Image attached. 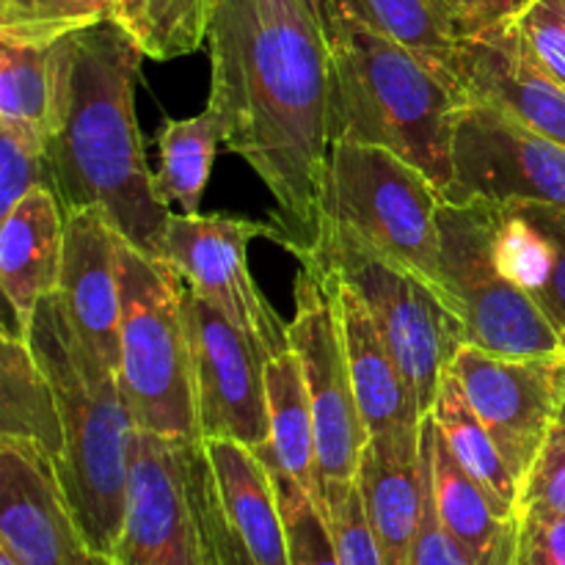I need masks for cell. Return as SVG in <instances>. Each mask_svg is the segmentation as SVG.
I'll return each mask as SVG.
<instances>
[{
  "mask_svg": "<svg viewBox=\"0 0 565 565\" xmlns=\"http://www.w3.org/2000/svg\"><path fill=\"white\" fill-rule=\"evenodd\" d=\"M210 108L276 202V243L307 257L323 230L329 44L318 0H215Z\"/></svg>",
  "mask_w": 565,
  "mask_h": 565,
  "instance_id": "obj_1",
  "label": "cell"
},
{
  "mask_svg": "<svg viewBox=\"0 0 565 565\" xmlns=\"http://www.w3.org/2000/svg\"><path fill=\"white\" fill-rule=\"evenodd\" d=\"M61 50L64 86L47 154L64 215L99 207L125 243L163 259L171 210L154 196L136 119L143 50L116 20L70 33Z\"/></svg>",
  "mask_w": 565,
  "mask_h": 565,
  "instance_id": "obj_2",
  "label": "cell"
},
{
  "mask_svg": "<svg viewBox=\"0 0 565 565\" xmlns=\"http://www.w3.org/2000/svg\"><path fill=\"white\" fill-rule=\"evenodd\" d=\"M329 44L331 141L375 143L423 171L445 196L452 180L458 88L419 55L342 9L318 0Z\"/></svg>",
  "mask_w": 565,
  "mask_h": 565,
  "instance_id": "obj_3",
  "label": "cell"
},
{
  "mask_svg": "<svg viewBox=\"0 0 565 565\" xmlns=\"http://www.w3.org/2000/svg\"><path fill=\"white\" fill-rule=\"evenodd\" d=\"M22 334L58 401L64 452L55 475L70 511L88 544L114 561L125 524L130 450L138 430L119 373L105 367L77 337L61 292L39 301Z\"/></svg>",
  "mask_w": 565,
  "mask_h": 565,
  "instance_id": "obj_4",
  "label": "cell"
},
{
  "mask_svg": "<svg viewBox=\"0 0 565 565\" xmlns=\"http://www.w3.org/2000/svg\"><path fill=\"white\" fill-rule=\"evenodd\" d=\"M119 384L138 430L199 439L191 348L180 303V276L121 241Z\"/></svg>",
  "mask_w": 565,
  "mask_h": 565,
  "instance_id": "obj_5",
  "label": "cell"
},
{
  "mask_svg": "<svg viewBox=\"0 0 565 565\" xmlns=\"http://www.w3.org/2000/svg\"><path fill=\"white\" fill-rule=\"evenodd\" d=\"M445 196L419 169L375 143L334 138L323 182V226L423 276L447 298L439 268Z\"/></svg>",
  "mask_w": 565,
  "mask_h": 565,
  "instance_id": "obj_6",
  "label": "cell"
},
{
  "mask_svg": "<svg viewBox=\"0 0 565 565\" xmlns=\"http://www.w3.org/2000/svg\"><path fill=\"white\" fill-rule=\"evenodd\" d=\"M441 287L463 323L467 345L497 356H557L563 337L539 303L500 268L494 248V204L441 202Z\"/></svg>",
  "mask_w": 565,
  "mask_h": 565,
  "instance_id": "obj_7",
  "label": "cell"
},
{
  "mask_svg": "<svg viewBox=\"0 0 565 565\" xmlns=\"http://www.w3.org/2000/svg\"><path fill=\"white\" fill-rule=\"evenodd\" d=\"M315 254L367 303L386 348L412 386L423 417L434 412L439 381L467 345L463 323L450 301L423 276L390 263L334 226L320 230Z\"/></svg>",
  "mask_w": 565,
  "mask_h": 565,
  "instance_id": "obj_8",
  "label": "cell"
},
{
  "mask_svg": "<svg viewBox=\"0 0 565 565\" xmlns=\"http://www.w3.org/2000/svg\"><path fill=\"white\" fill-rule=\"evenodd\" d=\"M292 296L296 312L287 323V342L301 362L312 401L318 430V483L323 491L326 483L356 480L359 458L370 434L364 428L348 367L334 274L315 252L301 257Z\"/></svg>",
  "mask_w": 565,
  "mask_h": 565,
  "instance_id": "obj_9",
  "label": "cell"
},
{
  "mask_svg": "<svg viewBox=\"0 0 565 565\" xmlns=\"http://www.w3.org/2000/svg\"><path fill=\"white\" fill-rule=\"evenodd\" d=\"M445 199L565 207V147L500 105L467 99L452 132V180Z\"/></svg>",
  "mask_w": 565,
  "mask_h": 565,
  "instance_id": "obj_10",
  "label": "cell"
},
{
  "mask_svg": "<svg viewBox=\"0 0 565 565\" xmlns=\"http://www.w3.org/2000/svg\"><path fill=\"white\" fill-rule=\"evenodd\" d=\"M196 447L136 430L114 565H210L193 475Z\"/></svg>",
  "mask_w": 565,
  "mask_h": 565,
  "instance_id": "obj_11",
  "label": "cell"
},
{
  "mask_svg": "<svg viewBox=\"0 0 565 565\" xmlns=\"http://www.w3.org/2000/svg\"><path fill=\"white\" fill-rule=\"evenodd\" d=\"M180 303L191 348L199 439H232L248 447L268 445V351L182 279Z\"/></svg>",
  "mask_w": 565,
  "mask_h": 565,
  "instance_id": "obj_12",
  "label": "cell"
},
{
  "mask_svg": "<svg viewBox=\"0 0 565 565\" xmlns=\"http://www.w3.org/2000/svg\"><path fill=\"white\" fill-rule=\"evenodd\" d=\"M257 237L276 241L279 232L274 221L171 213L163 237V263L274 356L290 342L287 323L265 301L248 270V243Z\"/></svg>",
  "mask_w": 565,
  "mask_h": 565,
  "instance_id": "obj_13",
  "label": "cell"
},
{
  "mask_svg": "<svg viewBox=\"0 0 565 565\" xmlns=\"http://www.w3.org/2000/svg\"><path fill=\"white\" fill-rule=\"evenodd\" d=\"M480 423L489 428L513 478L524 486L544 450L565 392V359L497 356L463 345L450 362Z\"/></svg>",
  "mask_w": 565,
  "mask_h": 565,
  "instance_id": "obj_14",
  "label": "cell"
},
{
  "mask_svg": "<svg viewBox=\"0 0 565 565\" xmlns=\"http://www.w3.org/2000/svg\"><path fill=\"white\" fill-rule=\"evenodd\" d=\"M0 550L20 565H114L70 511L47 452L0 436Z\"/></svg>",
  "mask_w": 565,
  "mask_h": 565,
  "instance_id": "obj_15",
  "label": "cell"
},
{
  "mask_svg": "<svg viewBox=\"0 0 565 565\" xmlns=\"http://www.w3.org/2000/svg\"><path fill=\"white\" fill-rule=\"evenodd\" d=\"M458 86L565 147V86L530 53L516 20L461 42Z\"/></svg>",
  "mask_w": 565,
  "mask_h": 565,
  "instance_id": "obj_16",
  "label": "cell"
},
{
  "mask_svg": "<svg viewBox=\"0 0 565 565\" xmlns=\"http://www.w3.org/2000/svg\"><path fill=\"white\" fill-rule=\"evenodd\" d=\"M121 241L125 237L114 230L99 207L66 213L58 292L77 337L114 373H119L121 359Z\"/></svg>",
  "mask_w": 565,
  "mask_h": 565,
  "instance_id": "obj_17",
  "label": "cell"
},
{
  "mask_svg": "<svg viewBox=\"0 0 565 565\" xmlns=\"http://www.w3.org/2000/svg\"><path fill=\"white\" fill-rule=\"evenodd\" d=\"M430 497L445 533L472 565H513L519 546V513L508 511L480 480L463 469L441 436L434 414L423 419Z\"/></svg>",
  "mask_w": 565,
  "mask_h": 565,
  "instance_id": "obj_18",
  "label": "cell"
},
{
  "mask_svg": "<svg viewBox=\"0 0 565 565\" xmlns=\"http://www.w3.org/2000/svg\"><path fill=\"white\" fill-rule=\"evenodd\" d=\"M419 430L370 436L359 458L356 486L384 565L408 563L423 522L425 461Z\"/></svg>",
  "mask_w": 565,
  "mask_h": 565,
  "instance_id": "obj_19",
  "label": "cell"
},
{
  "mask_svg": "<svg viewBox=\"0 0 565 565\" xmlns=\"http://www.w3.org/2000/svg\"><path fill=\"white\" fill-rule=\"evenodd\" d=\"M64 237V207L50 188H36L3 215L0 287L9 307L14 309L20 334L31 323L39 301L58 292Z\"/></svg>",
  "mask_w": 565,
  "mask_h": 565,
  "instance_id": "obj_20",
  "label": "cell"
},
{
  "mask_svg": "<svg viewBox=\"0 0 565 565\" xmlns=\"http://www.w3.org/2000/svg\"><path fill=\"white\" fill-rule=\"evenodd\" d=\"M331 274H334V270H331ZM334 290L337 303H340L342 340H345L353 392H356L359 412H362L367 434L375 436L390 434V430H419L423 428L425 417L423 412H419L417 397H414L408 381L403 379L392 351L386 348L384 337H381L367 303H364L362 296H359L348 281H342L337 274Z\"/></svg>",
  "mask_w": 565,
  "mask_h": 565,
  "instance_id": "obj_21",
  "label": "cell"
},
{
  "mask_svg": "<svg viewBox=\"0 0 565 565\" xmlns=\"http://www.w3.org/2000/svg\"><path fill=\"white\" fill-rule=\"evenodd\" d=\"M494 248L500 268L565 337V207L494 204Z\"/></svg>",
  "mask_w": 565,
  "mask_h": 565,
  "instance_id": "obj_22",
  "label": "cell"
},
{
  "mask_svg": "<svg viewBox=\"0 0 565 565\" xmlns=\"http://www.w3.org/2000/svg\"><path fill=\"white\" fill-rule=\"evenodd\" d=\"M202 445L226 519L254 565H290L285 516L268 463L243 441L210 439Z\"/></svg>",
  "mask_w": 565,
  "mask_h": 565,
  "instance_id": "obj_23",
  "label": "cell"
},
{
  "mask_svg": "<svg viewBox=\"0 0 565 565\" xmlns=\"http://www.w3.org/2000/svg\"><path fill=\"white\" fill-rule=\"evenodd\" d=\"M265 397H268V445L257 447L303 486L320 505L318 483V430L312 401L301 362L290 345L265 362Z\"/></svg>",
  "mask_w": 565,
  "mask_h": 565,
  "instance_id": "obj_24",
  "label": "cell"
},
{
  "mask_svg": "<svg viewBox=\"0 0 565 565\" xmlns=\"http://www.w3.org/2000/svg\"><path fill=\"white\" fill-rule=\"evenodd\" d=\"M0 436L33 441L53 458V463H58L64 452L53 384L33 356L25 334L9 331L0 342Z\"/></svg>",
  "mask_w": 565,
  "mask_h": 565,
  "instance_id": "obj_25",
  "label": "cell"
},
{
  "mask_svg": "<svg viewBox=\"0 0 565 565\" xmlns=\"http://www.w3.org/2000/svg\"><path fill=\"white\" fill-rule=\"evenodd\" d=\"M434 419L439 425L441 436L450 445L452 456L463 463L475 480L486 486L508 511L519 513V502H522V486L513 478L511 467L502 458L500 447L491 439L489 428L480 423L475 414L472 403H469L467 392H463L461 381L450 367L445 370L439 381V395L434 403Z\"/></svg>",
  "mask_w": 565,
  "mask_h": 565,
  "instance_id": "obj_26",
  "label": "cell"
},
{
  "mask_svg": "<svg viewBox=\"0 0 565 565\" xmlns=\"http://www.w3.org/2000/svg\"><path fill=\"white\" fill-rule=\"evenodd\" d=\"M221 141L224 127L210 105L191 119L166 121L160 132V171L152 177L154 196L163 207L177 204L185 215L199 213Z\"/></svg>",
  "mask_w": 565,
  "mask_h": 565,
  "instance_id": "obj_27",
  "label": "cell"
},
{
  "mask_svg": "<svg viewBox=\"0 0 565 565\" xmlns=\"http://www.w3.org/2000/svg\"><path fill=\"white\" fill-rule=\"evenodd\" d=\"M64 50L0 39V116L36 125L50 138L61 108Z\"/></svg>",
  "mask_w": 565,
  "mask_h": 565,
  "instance_id": "obj_28",
  "label": "cell"
},
{
  "mask_svg": "<svg viewBox=\"0 0 565 565\" xmlns=\"http://www.w3.org/2000/svg\"><path fill=\"white\" fill-rule=\"evenodd\" d=\"M215 0H114V17L143 55L171 61L207 42Z\"/></svg>",
  "mask_w": 565,
  "mask_h": 565,
  "instance_id": "obj_29",
  "label": "cell"
},
{
  "mask_svg": "<svg viewBox=\"0 0 565 565\" xmlns=\"http://www.w3.org/2000/svg\"><path fill=\"white\" fill-rule=\"evenodd\" d=\"M345 11L367 22L392 42L403 44L425 61L436 75L445 77L452 88L458 86V47L461 42L441 28L428 0H337Z\"/></svg>",
  "mask_w": 565,
  "mask_h": 565,
  "instance_id": "obj_30",
  "label": "cell"
},
{
  "mask_svg": "<svg viewBox=\"0 0 565 565\" xmlns=\"http://www.w3.org/2000/svg\"><path fill=\"white\" fill-rule=\"evenodd\" d=\"M114 17V0H0V39L53 44Z\"/></svg>",
  "mask_w": 565,
  "mask_h": 565,
  "instance_id": "obj_31",
  "label": "cell"
},
{
  "mask_svg": "<svg viewBox=\"0 0 565 565\" xmlns=\"http://www.w3.org/2000/svg\"><path fill=\"white\" fill-rule=\"evenodd\" d=\"M254 450H257V447H254ZM257 452L259 458L268 463L270 475H274L281 516H285L290 565H342L340 555H337V544L334 535H331L329 519H326L318 500H315L298 480H292L279 463L270 461L263 450Z\"/></svg>",
  "mask_w": 565,
  "mask_h": 565,
  "instance_id": "obj_32",
  "label": "cell"
},
{
  "mask_svg": "<svg viewBox=\"0 0 565 565\" xmlns=\"http://www.w3.org/2000/svg\"><path fill=\"white\" fill-rule=\"evenodd\" d=\"M36 188L55 191L47 136L31 121L0 116V215Z\"/></svg>",
  "mask_w": 565,
  "mask_h": 565,
  "instance_id": "obj_33",
  "label": "cell"
},
{
  "mask_svg": "<svg viewBox=\"0 0 565 565\" xmlns=\"http://www.w3.org/2000/svg\"><path fill=\"white\" fill-rule=\"evenodd\" d=\"M320 508L329 519L342 565H384V555L364 513L356 480L326 483L320 491Z\"/></svg>",
  "mask_w": 565,
  "mask_h": 565,
  "instance_id": "obj_34",
  "label": "cell"
},
{
  "mask_svg": "<svg viewBox=\"0 0 565 565\" xmlns=\"http://www.w3.org/2000/svg\"><path fill=\"white\" fill-rule=\"evenodd\" d=\"M193 475H196V497H199V513H202L204 527V546H207V563L210 565H254L252 555L243 546L241 535L232 530L230 519H226L224 505H221L218 486H215L213 469H210L207 452L199 441L196 456H193Z\"/></svg>",
  "mask_w": 565,
  "mask_h": 565,
  "instance_id": "obj_35",
  "label": "cell"
},
{
  "mask_svg": "<svg viewBox=\"0 0 565 565\" xmlns=\"http://www.w3.org/2000/svg\"><path fill=\"white\" fill-rule=\"evenodd\" d=\"M516 25L530 53L565 86V0H530Z\"/></svg>",
  "mask_w": 565,
  "mask_h": 565,
  "instance_id": "obj_36",
  "label": "cell"
},
{
  "mask_svg": "<svg viewBox=\"0 0 565 565\" xmlns=\"http://www.w3.org/2000/svg\"><path fill=\"white\" fill-rule=\"evenodd\" d=\"M441 28L456 42L480 36L497 25L516 20L530 0H428Z\"/></svg>",
  "mask_w": 565,
  "mask_h": 565,
  "instance_id": "obj_37",
  "label": "cell"
},
{
  "mask_svg": "<svg viewBox=\"0 0 565 565\" xmlns=\"http://www.w3.org/2000/svg\"><path fill=\"white\" fill-rule=\"evenodd\" d=\"M522 508L565 516V436L557 428H552L544 450L524 480L519 511Z\"/></svg>",
  "mask_w": 565,
  "mask_h": 565,
  "instance_id": "obj_38",
  "label": "cell"
},
{
  "mask_svg": "<svg viewBox=\"0 0 565 565\" xmlns=\"http://www.w3.org/2000/svg\"><path fill=\"white\" fill-rule=\"evenodd\" d=\"M513 565H565V516L522 508Z\"/></svg>",
  "mask_w": 565,
  "mask_h": 565,
  "instance_id": "obj_39",
  "label": "cell"
},
{
  "mask_svg": "<svg viewBox=\"0 0 565 565\" xmlns=\"http://www.w3.org/2000/svg\"><path fill=\"white\" fill-rule=\"evenodd\" d=\"M423 441V439H419ZM425 461V452H423ZM406 565H472L467 561L456 541L445 533L439 516H436L434 497H430V478H428V461H425V508L423 522H419L417 539H414L412 552H408Z\"/></svg>",
  "mask_w": 565,
  "mask_h": 565,
  "instance_id": "obj_40",
  "label": "cell"
},
{
  "mask_svg": "<svg viewBox=\"0 0 565 565\" xmlns=\"http://www.w3.org/2000/svg\"><path fill=\"white\" fill-rule=\"evenodd\" d=\"M555 428L561 430V434L565 436V392L561 397V408H557V419H555Z\"/></svg>",
  "mask_w": 565,
  "mask_h": 565,
  "instance_id": "obj_41",
  "label": "cell"
},
{
  "mask_svg": "<svg viewBox=\"0 0 565 565\" xmlns=\"http://www.w3.org/2000/svg\"><path fill=\"white\" fill-rule=\"evenodd\" d=\"M0 565H20V563H17L14 557L9 555V552H3V550H0Z\"/></svg>",
  "mask_w": 565,
  "mask_h": 565,
  "instance_id": "obj_42",
  "label": "cell"
},
{
  "mask_svg": "<svg viewBox=\"0 0 565 565\" xmlns=\"http://www.w3.org/2000/svg\"><path fill=\"white\" fill-rule=\"evenodd\" d=\"M563 359H565V337H563Z\"/></svg>",
  "mask_w": 565,
  "mask_h": 565,
  "instance_id": "obj_43",
  "label": "cell"
}]
</instances>
